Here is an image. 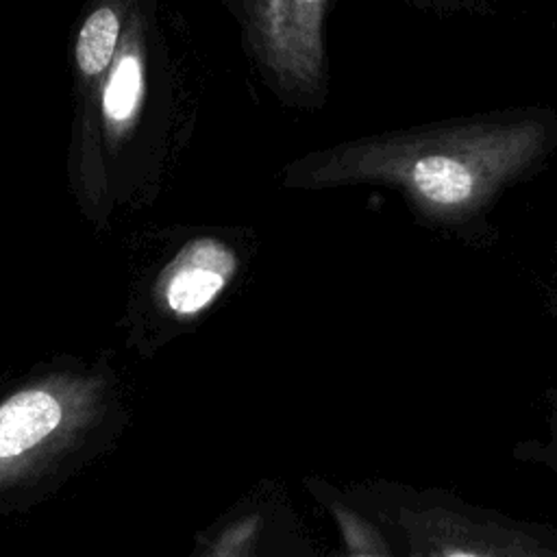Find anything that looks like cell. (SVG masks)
<instances>
[{
    "label": "cell",
    "instance_id": "obj_1",
    "mask_svg": "<svg viewBox=\"0 0 557 557\" xmlns=\"http://www.w3.org/2000/svg\"><path fill=\"white\" fill-rule=\"evenodd\" d=\"M555 146V111L518 107L315 148L285 165L283 185L389 187L426 222L461 226L483 215L507 187L540 170Z\"/></svg>",
    "mask_w": 557,
    "mask_h": 557
},
{
    "label": "cell",
    "instance_id": "obj_2",
    "mask_svg": "<svg viewBox=\"0 0 557 557\" xmlns=\"http://www.w3.org/2000/svg\"><path fill=\"white\" fill-rule=\"evenodd\" d=\"M305 492L342 550L372 557H557V527L470 500L442 485L398 479L333 483L305 476Z\"/></svg>",
    "mask_w": 557,
    "mask_h": 557
},
{
    "label": "cell",
    "instance_id": "obj_3",
    "mask_svg": "<svg viewBox=\"0 0 557 557\" xmlns=\"http://www.w3.org/2000/svg\"><path fill=\"white\" fill-rule=\"evenodd\" d=\"M126 422L104 368H54L0 392V516L54 492L107 453Z\"/></svg>",
    "mask_w": 557,
    "mask_h": 557
},
{
    "label": "cell",
    "instance_id": "obj_4",
    "mask_svg": "<svg viewBox=\"0 0 557 557\" xmlns=\"http://www.w3.org/2000/svg\"><path fill=\"white\" fill-rule=\"evenodd\" d=\"M331 0H244L252 54L278 100L318 109L329 94L326 15Z\"/></svg>",
    "mask_w": 557,
    "mask_h": 557
},
{
    "label": "cell",
    "instance_id": "obj_5",
    "mask_svg": "<svg viewBox=\"0 0 557 557\" xmlns=\"http://www.w3.org/2000/svg\"><path fill=\"white\" fill-rule=\"evenodd\" d=\"M189 557H320L289 490L263 479L202 533Z\"/></svg>",
    "mask_w": 557,
    "mask_h": 557
},
{
    "label": "cell",
    "instance_id": "obj_6",
    "mask_svg": "<svg viewBox=\"0 0 557 557\" xmlns=\"http://www.w3.org/2000/svg\"><path fill=\"white\" fill-rule=\"evenodd\" d=\"M239 265L237 252L218 237L191 239L168 268L163 302L181 320L209 309L226 289Z\"/></svg>",
    "mask_w": 557,
    "mask_h": 557
},
{
    "label": "cell",
    "instance_id": "obj_7",
    "mask_svg": "<svg viewBox=\"0 0 557 557\" xmlns=\"http://www.w3.org/2000/svg\"><path fill=\"white\" fill-rule=\"evenodd\" d=\"M120 37V17L111 7L96 9L81 26L76 63L85 76H98L111 63Z\"/></svg>",
    "mask_w": 557,
    "mask_h": 557
},
{
    "label": "cell",
    "instance_id": "obj_8",
    "mask_svg": "<svg viewBox=\"0 0 557 557\" xmlns=\"http://www.w3.org/2000/svg\"><path fill=\"white\" fill-rule=\"evenodd\" d=\"M144 91V72L141 63L135 54H124L115 63V67L109 74L104 96H102V109L107 117L115 124H122L133 117L137 102L141 100Z\"/></svg>",
    "mask_w": 557,
    "mask_h": 557
}]
</instances>
